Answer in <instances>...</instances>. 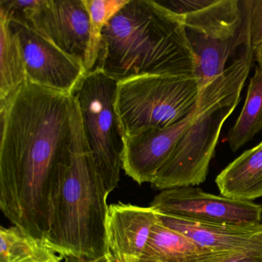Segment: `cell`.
I'll use <instances>...</instances> for the list:
<instances>
[{
	"label": "cell",
	"instance_id": "23",
	"mask_svg": "<svg viewBox=\"0 0 262 262\" xmlns=\"http://www.w3.org/2000/svg\"><path fill=\"white\" fill-rule=\"evenodd\" d=\"M256 60L258 63V67L262 69V42L253 50Z\"/></svg>",
	"mask_w": 262,
	"mask_h": 262
},
{
	"label": "cell",
	"instance_id": "8",
	"mask_svg": "<svg viewBox=\"0 0 262 262\" xmlns=\"http://www.w3.org/2000/svg\"><path fill=\"white\" fill-rule=\"evenodd\" d=\"M150 206L161 214L191 222L242 225L262 223V205L215 195L194 186L161 191Z\"/></svg>",
	"mask_w": 262,
	"mask_h": 262
},
{
	"label": "cell",
	"instance_id": "16",
	"mask_svg": "<svg viewBox=\"0 0 262 262\" xmlns=\"http://www.w3.org/2000/svg\"><path fill=\"white\" fill-rule=\"evenodd\" d=\"M0 101L27 81L19 38L10 25L8 13L0 9Z\"/></svg>",
	"mask_w": 262,
	"mask_h": 262
},
{
	"label": "cell",
	"instance_id": "17",
	"mask_svg": "<svg viewBox=\"0 0 262 262\" xmlns=\"http://www.w3.org/2000/svg\"><path fill=\"white\" fill-rule=\"evenodd\" d=\"M262 130V69L257 67L250 79L246 99L235 124L228 133L231 151H237Z\"/></svg>",
	"mask_w": 262,
	"mask_h": 262
},
{
	"label": "cell",
	"instance_id": "19",
	"mask_svg": "<svg viewBox=\"0 0 262 262\" xmlns=\"http://www.w3.org/2000/svg\"><path fill=\"white\" fill-rule=\"evenodd\" d=\"M48 248L45 240L31 237L19 227L0 228V262H26Z\"/></svg>",
	"mask_w": 262,
	"mask_h": 262
},
{
	"label": "cell",
	"instance_id": "12",
	"mask_svg": "<svg viewBox=\"0 0 262 262\" xmlns=\"http://www.w3.org/2000/svg\"><path fill=\"white\" fill-rule=\"evenodd\" d=\"M158 222L152 207L122 202L108 207L105 262H136L145 250Z\"/></svg>",
	"mask_w": 262,
	"mask_h": 262
},
{
	"label": "cell",
	"instance_id": "15",
	"mask_svg": "<svg viewBox=\"0 0 262 262\" xmlns=\"http://www.w3.org/2000/svg\"><path fill=\"white\" fill-rule=\"evenodd\" d=\"M216 253L204 249L158 219L148 244L136 262H202Z\"/></svg>",
	"mask_w": 262,
	"mask_h": 262
},
{
	"label": "cell",
	"instance_id": "13",
	"mask_svg": "<svg viewBox=\"0 0 262 262\" xmlns=\"http://www.w3.org/2000/svg\"><path fill=\"white\" fill-rule=\"evenodd\" d=\"M162 225L174 230L211 252H262V223L231 225L191 222L158 212Z\"/></svg>",
	"mask_w": 262,
	"mask_h": 262
},
{
	"label": "cell",
	"instance_id": "11",
	"mask_svg": "<svg viewBox=\"0 0 262 262\" xmlns=\"http://www.w3.org/2000/svg\"><path fill=\"white\" fill-rule=\"evenodd\" d=\"M197 108V107H196ZM173 126L150 128L124 137L122 169L139 185L152 183L196 113Z\"/></svg>",
	"mask_w": 262,
	"mask_h": 262
},
{
	"label": "cell",
	"instance_id": "20",
	"mask_svg": "<svg viewBox=\"0 0 262 262\" xmlns=\"http://www.w3.org/2000/svg\"><path fill=\"white\" fill-rule=\"evenodd\" d=\"M202 262H262V252L228 251L217 252Z\"/></svg>",
	"mask_w": 262,
	"mask_h": 262
},
{
	"label": "cell",
	"instance_id": "22",
	"mask_svg": "<svg viewBox=\"0 0 262 262\" xmlns=\"http://www.w3.org/2000/svg\"><path fill=\"white\" fill-rule=\"evenodd\" d=\"M57 254V253L49 247L43 252L32 257L26 262H61L62 257Z\"/></svg>",
	"mask_w": 262,
	"mask_h": 262
},
{
	"label": "cell",
	"instance_id": "14",
	"mask_svg": "<svg viewBox=\"0 0 262 262\" xmlns=\"http://www.w3.org/2000/svg\"><path fill=\"white\" fill-rule=\"evenodd\" d=\"M222 196L252 202L262 197V141L234 159L215 179Z\"/></svg>",
	"mask_w": 262,
	"mask_h": 262
},
{
	"label": "cell",
	"instance_id": "6",
	"mask_svg": "<svg viewBox=\"0 0 262 262\" xmlns=\"http://www.w3.org/2000/svg\"><path fill=\"white\" fill-rule=\"evenodd\" d=\"M199 94L196 78L143 75L119 81L114 108L122 136L182 122L195 110Z\"/></svg>",
	"mask_w": 262,
	"mask_h": 262
},
{
	"label": "cell",
	"instance_id": "2",
	"mask_svg": "<svg viewBox=\"0 0 262 262\" xmlns=\"http://www.w3.org/2000/svg\"><path fill=\"white\" fill-rule=\"evenodd\" d=\"M96 68L117 81L143 75L196 78L182 15L160 1L129 0L104 28Z\"/></svg>",
	"mask_w": 262,
	"mask_h": 262
},
{
	"label": "cell",
	"instance_id": "1",
	"mask_svg": "<svg viewBox=\"0 0 262 262\" xmlns=\"http://www.w3.org/2000/svg\"><path fill=\"white\" fill-rule=\"evenodd\" d=\"M70 96L27 81L0 101V208L35 238L47 237L70 167Z\"/></svg>",
	"mask_w": 262,
	"mask_h": 262
},
{
	"label": "cell",
	"instance_id": "9",
	"mask_svg": "<svg viewBox=\"0 0 262 262\" xmlns=\"http://www.w3.org/2000/svg\"><path fill=\"white\" fill-rule=\"evenodd\" d=\"M9 18L22 47L27 82L68 96L73 94L86 75L83 62L64 53L23 19L10 15Z\"/></svg>",
	"mask_w": 262,
	"mask_h": 262
},
{
	"label": "cell",
	"instance_id": "3",
	"mask_svg": "<svg viewBox=\"0 0 262 262\" xmlns=\"http://www.w3.org/2000/svg\"><path fill=\"white\" fill-rule=\"evenodd\" d=\"M72 145L70 167L53 208L47 245L62 257L105 262L108 207L76 98L70 96Z\"/></svg>",
	"mask_w": 262,
	"mask_h": 262
},
{
	"label": "cell",
	"instance_id": "4",
	"mask_svg": "<svg viewBox=\"0 0 262 262\" xmlns=\"http://www.w3.org/2000/svg\"><path fill=\"white\" fill-rule=\"evenodd\" d=\"M251 63L252 57L242 58L201 89L195 115L151 188L163 191L206 180L222 127L240 102Z\"/></svg>",
	"mask_w": 262,
	"mask_h": 262
},
{
	"label": "cell",
	"instance_id": "5",
	"mask_svg": "<svg viewBox=\"0 0 262 262\" xmlns=\"http://www.w3.org/2000/svg\"><path fill=\"white\" fill-rule=\"evenodd\" d=\"M161 4L182 15L195 58L199 88L242 58L253 57L251 0H169Z\"/></svg>",
	"mask_w": 262,
	"mask_h": 262
},
{
	"label": "cell",
	"instance_id": "18",
	"mask_svg": "<svg viewBox=\"0 0 262 262\" xmlns=\"http://www.w3.org/2000/svg\"><path fill=\"white\" fill-rule=\"evenodd\" d=\"M128 1L83 0L90 16V40L85 60L87 73L94 70L97 65L104 28Z\"/></svg>",
	"mask_w": 262,
	"mask_h": 262
},
{
	"label": "cell",
	"instance_id": "21",
	"mask_svg": "<svg viewBox=\"0 0 262 262\" xmlns=\"http://www.w3.org/2000/svg\"><path fill=\"white\" fill-rule=\"evenodd\" d=\"M251 43L253 50L262 42V0H251Z\"/></svg>",
	"mask_w": 262,
	"mask_h": 262
},
{
	"label": "cell",
	"instance_id": "10",
	"mask_svg": "<svg viewBox=\"0 0 262 262\" xmlns=\"http://www.w3.org/2000/svg\"><path fill=\"white\" fill-rule=\"evenodd\" d=\"M13 17L25 21L38 34L85 65L90 16L83 0H40L24 16Z\"/></svg>",
	"mask_w": 262,
	"mask_h": 262
},
{
	"label": "cell",
	"instance_id": "7",
	"mask_svg": "<svg viewBox=\"0 0 262 262\" xmlns=\"http://www.w3.org/2000/svg\"><path fill=\"white\" fill-rule=\"evenodd\" d=\"M119 81L96 68L73 93L80 110L84 133L98 173L108 194L120 180L124 139L114 99Z\"/></svg>",
	"mask_w": 262,
	"mask_h": 262
}]
</instances>
